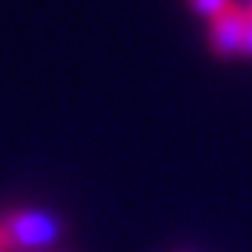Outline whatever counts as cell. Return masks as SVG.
Here are the masks:
<instances>
[{
	"label": "cell",
	"instance_id": "cell-1",
	"mask_svg": "<svg viewBox=\"0 0 252 252\" xmlns=\"http://www.w3.org/2000/svg\"><path fill=\"white\" fill-rule=\"evenodd\" d=\"M205 22H208V47L218 57L224 60L252 57V13L246 3L233 0Z\"/></svg>",
	"mask_w": 252,
	"mask_h": 252
},
{
	"label": "cell",
	"instance_id": "cell-4",
	"mask_svg": "<svg viewBox=\"0 0 252 252\" xmlns=\"http://www.w3.org/2000/svg\"><path fill=\"white\" fill-rule=\"evenodd\" d=\"M246 6H249V13H252V0H249V3H246Z\"/></svg>",
	"mask_w": 252,
	"mask_h": 252
},
{
	"label": "cell",
	"instance_id": "cell-3",
	"mask_svg": "<svg viewBox=\"0 0 252 252\" xmlns=\"http://www.w3.org/2000/svg\"><path fill=\"white\" fill-rule=\"evenodd\" d=\"M186 3L192 6V10L199 13L202 19H211V16H215V13H220L227 3H233V0H186Z\"/></svg>",
	"mask_w": 252,
	"mask_h": 252
},
{
	"label": "cell",
	"instance_id": "cell-2",
	"mask_svg": "<svg viewBox=\"0 0 252 252\" xmlns=\"http://www.w3.org/2000/svg\"><path fill=\"white\" fill-rule=\"evenodd\" d=\"M57 236V220L41 211H6L0 218V252L41 249Z\"/></svg>",
	"mask_w": 252,
	"mask_h": 252
}]
</instances>
